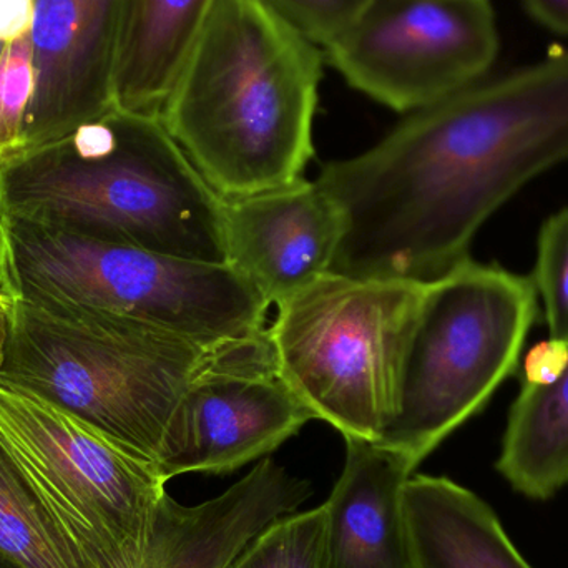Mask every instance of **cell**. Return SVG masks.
Returning <instances> with one entry per match:
<instances>
[{
    "label": "cell",
    "instance_id": "obj_1",
    "mask_svg": "<svg viewBox=\"0 0 568 568\" xmlns=\"http://www.w3.org/2000/svg\"><path fill=\"white\" fill-rule=\"evenodd\" d=\"M567 160L568 50L484 77L321 170L344 220L331 272L434 282L469 258L497 209Z\"/></svg>",
    "mask_w": 568,
    "mask_h": 568
},
{
    "label": "cell",
    "instance_id": "obj_2",
    "mask_svg": "<svg viewBox=\"0 0 568 568\" xmlns=\"http://www.w3.org/2000/svg\"><path fill=\"white\" fill-rule=\"evenodd\" d=\"M323 49L263 0H219L165 106L166 132L220 196L291 185L313 159Z\"/></svg>",
    "mask_w": 568,
    "mask_h": 568
},
{
    "label": "cell",
    "instance_id": "obj_3",
    "mask_svg": "<svg viewBox=\"0 0 568 568\" xmlns=\"http://www.w3.org/2000/svg\"><path fill=\"white\" fill-rule=\"evenodd\" d=\"M0 215L226 265L222 196L162 120L119 109L0 163Z\"/></svg>",
    "mask_w": 568,
    "mask_h": 568
},
{
    "label": "cell",
    "instance_id": "obj_4",
    "mask_svg": "<svg viewBox=\"0 0 568 568\" xmlns=\"http://www.w3.org/2000/svg\"><path fill=\"white\" fill-rule=\"evenodd\" d=\"M243 341L203 343L125 317L12 300L0 387L75 417L162 476L180 449L190 387Z\"/></svg>",
    "mask_w": 568,
    "mask_h": 568
},
{
    "label": "cell",
    "instance_id": "obj_5",
    "mask_svg": "<svg viewBox=\"0 0 568 568\" xmlns=\"http://www.w3.org/2000/svg\"><path fill=\"white\" fill-rule=\"evenodd\" d=\"M0 290L33 306L95 311L203 343L260 336L270 307L232 266L186 262L3 215Z\"/></svg>",
    "mask_w": 568,
    "mask_h": 568
},
{
    "label": "cell",
    "instance_id": "obj_6",
    "mask_svg": "<svg viewBox=\"0 0 568 568\" xmlns=\"http://www.w3.org/2000/svg\"><path fill=\"white\" fill-rule=\"evenodd\" d=\"M530 276L467 258L424 284L381 446L414 469L516 373L539 314Z\"/></svg>",
    "mask_w": 568,
    "mask_h": 568
},
{
    "label": "cell",
    "instance_id": "obj_7",
    "mask_svg": "<svg viewBox=\"0 0 568 568\" xmlns=\"http://www.w3.org/2000/svg\"><path fill=\"white\" fill-rule=\"evenodd\" d=\"M424 284L327 272L276 304V367L344 439L377 443L389 424Z\"/></svg>",
    "mask_w": 568,
    "mask_h": 568
},
{
    "label": "cell",
    "instance_id": "obj_8",
    "mask_svg": "<svg viewBox=\"0 0 568 568\" xmlns=\"http://www.w3.org/2000/svg\"><path fill=\"white\" fill-rule=\"evenodd\" d=\"M0 433L40 503L89 568H135L166 480L75 417L0 387Z\"/></svg>",
    "mask_w": 568,
    "mask_h": 568
},
{
    "label": "cell",
    "instance_id": "obj_9",
    "mask_svg": "<svg viewBox=\"0 0 568 568\" xmlns=\"http://www.w3.org/2000/svg\"><path fill=\"white\" fill-rule=\"evenodd\" d=\"M324 50L353 89L413 113L489 75L499 32L490 0H369Z\"/></svg>",
    "mask_w": 568,
    "mask_h": 568
},
{
    "label": "cell",
    "instance_id": "obj_10",
    "mask_svg": "<svg viewBox=\"0 0 568 568\" xmlns=\"http://www.w3.org/2000/svg\"><path fill=\"white\" fill-rule=\"evenodd\" d=\"M313 419L280 374L265 331L192 384L183 404L180 449L163 479L235 473L278 449Z\"/></svg>",
    "mask_w": 568,
    "mask_h": 568
},
{
    "label": "cell",
    "instance_id": "obj_11",
    "mask_svg": "<svg viewBox=\"0 0 568 568\" xmlns=\"http://www.w3.org/2000/svg\"><path fill=\"white\" fill-rule=\"evenodd\" d=\"M123 6L125 0H33L36 87L20 155L115 109Z\"/></svg>",
    "mask_w": 568,
    "mask_h": 568
},
{
    "label": "cell",
    "instance_id": "obj_12",
    "mask_svg": "<svg viewBox=\"0 0 568 568\" xmlns=\"http://www.w3.org/2000/svg\"><path fill=\"white\" fill-rule=\"evenodd\" d=\"M226 265L263 300L282 303L331 272L344 233L336 203L301 179L242 196H222Z\"/></svg>",
    "mask_w": 568,
    "mask_h": 568
},
{
    "label": "cell",
    "instance_id": "obj_13",
    "mask_svg": "<svg viewBox=\"0 0 568 568\" xmlns=\"http://www.w3.org/2000/svg\"><path fill=\"white\" fill-rule=\"evenodd\" d=\"M307 480L263 459L215 499L182 506L166 494L149 546L135 568H226L280 517L296 513L310 497Z\"/></svg>",
    "mask_w": 568,
    "mask_h": 568
},
{
    "label": "cell",
    "instance_id": "obj_14",
    "mask_svg": "<svg viewBox=\"0 0 568 568\" xmlns=\"http://www.w3.org/2000/svg\"><path fill=\"white\" fill-rule=\"evenodd\" d=\"M344 440L343 473L323 504L326 568H416L403 506L416 469L381 444Z\"/></svg>",
    "mask_w": 568,
    "mask_h": 568
},
{
    "label": "cell",
    "instance_id": "obj_15",
    "mask_svg": "<svg viewBox=\"0 0 568 568\" xmlns=\"http://www.w3.org/2000/svg\"><path fill=\"white\" fill-rule=\"evenodd\" d=\"M219 0H125L115 75V109L162 116L166 99Z\"/></svg>",
    "mask_w": 568,
    "mask_h": 568
},
{
    "label": "cell",
    "instance_id": "obj_16",
    "mask_svg": "<svg viewBox=\"0 0 568 568\" xmlns=\"http://www.w3.org/2000/svg\"><path fill=\"white\" fill-rule=\"evenodd\" d=\"M403 506L416 568H532L496 513L446 477L413 474Z\"/></svg>",
    "mask_w": 568,
    "mask_h": 568
},
{
    "label": "cell",
    "instance_id": "obj_17",
    "mask_svg": "<svg viewBox=\"0 0 568 568\" xmlns=\"http://www.w3.org/2000/svg\"><path fill=\"white\" fill-rule=\"evenodd\" d=\"M497 469L532 499H549L568 486V344L549 377L524 381L510 407Z\"/></svg>",
    "mask_w": 568,
    "mask_h": 568
},
{
    "label": "cell",
    "instance_id": "obj_18",
    "mask_svg": "<svg viewBox=\"0 0 568 568\" xmlns=\"http://www.w3.org/2000/svg\"><path fill=\"white\" fill-rule=\"evenodd\" d=\"M0 554L20 568H89L50 519L2 433Z\"/></svg>",
    "mask_w": 568,
    "mask_h": 568
},
{
    "label": "cell",
    "instance_id": "obj_19",
    "mask_svg": "<svg viewBox=\"0 0 568 568\" xmlns=\"http://www.w3.org/2000/svg\"><path fill=\"white\" fill-rule=\"evenodd\" d=\"M226 568H326L324 507L280 517Z\"/></svg>",
    "mask_w": 568,
    "mask_h": 568
},
{
    "label": "cell",
    "instance_id": "obj_20",
    "mask_svg": "<svg viewBox=\"0 0 568 568\" xmlns=\"http://www.w3.org/2000/svg\"><path fill=\"white\" fill-rule=\"evenodd\" d=\"M530 280L544 303L550 341L568 344V209L544 223Z\"/></svg>",
    "mask_w": 568,
    "mask_h": 568
},
{
    "label": "cell",
    "instance_id": "obj_21",
    "mask_svg": "<svg viewBox=\"0 0 568 568\" xmlns=\"http://www.w3.org/2000/svg\"><path fill=\"white\" fill-rule=\"evenodd\" d=\"M36 87L30 33L9 42L0 59V163L22 153Z\"/></svg>",
    "mask_w": 568,
    "mask_h": 568
},
{
    "label": "cell",
    "instance_id": "obj_22",
    "mask_svg": "<svg viewBox=\"0 0 568 568\" xmlns=\"http://www.w3.org/2000/svg\"><path fill=\"white\" fill-rule=\"evenodd\" d=\"M321 49L334 42L369 0H263Z\"/></svg>",
    "mask_w": 568,
    "mask_h": 568
},
{
    "label": "cell",
    "instance_id": "obj_23",
    "mask_svg": "<svg viewBox=\"0 0 568 568\" xmlns=\"http://www.w3.org/2000/svg\"><path fill=\"white\" fill-rule=\"evenodd\" d=\"M33 0H0V40L9 43L29 33Z\"/></svg>",
    "mask_w": 568,
    "mask_h": 568
},
{
    "label": "cell",
    "instance_id": "obj_24",
    "mask_svg": "<svg viewBox=\"0 0 568 568\" xmlns=\"http://www.w3.org/2000/svg\"><path fill=\"white\" fill-rule=\"evenodd\" d=\"M524 3L547 29L568 36V0H524Z\"/></svg>",
    "mask_w": 568,
    "mask_h": 568
},
{
    "label": "cell",
    "instance_id": "obj_25",
    "mask_svg": "<svg viewBox=\"0 0 568 568\" xmlns=\"http://www.w3.org/2000/svg\"><path fill=\"white\" fill-rule=\"evenodd\" d=\"M10 329H12V300L0 290V367H2L3 357H6Z\"/></svg>",
    "mask_w": 568,
    "mask_h": 568
},
{
    "label": "cell",
    "instance_id": "obj_26",
    "mask_svg": "<svg viewBox=\"0 0 568 568\" xmlns=\"http://www.w3.org/2000/svg\"><path fill=\"white\" fill-rule=\"evenodd\" d=\"M0 568H20L17 564H13L12 560L7 559L0 554Z\"/></svg>",
    "mask_w": 568,
    "mask_h": 568
},
{
    "label": "cell",
    "instance_id": "obj_27",
    "mask_svg": "<svg viewBox=\"0 0 568 568\" xmlns=\"http://www.w3.org/2000/svg\"><path fill=\"white\" fill-rule=\"evenodd\" d=\"M7 43L3 40H0V59H2L3 50H6Z\"/></svg>",
    "mask_w": 568,
    "mask_h": 568
}]
</instances>
